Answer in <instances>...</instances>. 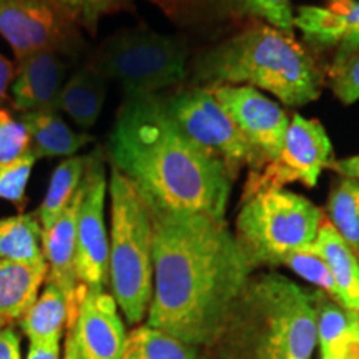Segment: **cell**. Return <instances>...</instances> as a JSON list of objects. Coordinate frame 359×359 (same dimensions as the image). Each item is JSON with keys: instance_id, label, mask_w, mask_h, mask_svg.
<instances>
[{"instance_id": "obj_1", "label": "cell", "mask_w": 359, "mask_h": 359, "mask_svg": "<svg viewBox=\"0 0 359 359\" xmlns=\"http://www.w3.org/2000/svg\"><path fill=\"white\" fill-rule=\"evenodd\" d=\"M154 296L147 325L195 348H212L253 276L226 219L151 210Z\"/></svg>"}, {"instance_id": "obj_30", "label": "cell", "mask_w": 359, "mask_h": 359, "mask_svg": "<svg viewBox=\"0 0 359 359\" xmlns=\"http://www.w3.org/2000/svg\"><path fill=\"white\" fill-rule=\"evenodd\" d=\"M35 160L37 158L30 150L22 158L0 167V200L11 201L20 213H24L27 206V185Z\"/></svg>"}, {"instance_id": "obj_22", "label": "cell", "mask_w": 359, "mask_h": 359, "mask_svg": "<svg viewBox=\"0 0 359 359\" xmlns=\"http://www.w3.org/2000/svg\"><path fill=\"white\" fill-rule=\"evenodd\" d=\"M42 235L37 212L0 218V259L17 263L45 262Z\"/></svg>"}, {"instance_id": "obj_10", "label": "cell", "mask_w": 359, "mask_h": 359, "mask_svg": "<svg viewBox=\"0 0 359 359\" xmlns=\"http://www.w3.org/2000/svg\"><path fill=\"white\" fill-rule=\"evenodd\" d=\"M80 24L55 0H0V35L17 60L37 52L77 53Z\"/></svg>"}, {"instance_id": "obj_19", "label": "cell", "mask_w": 359, "mask_h": 359, "mask_svg": "<svg viewBox=\"0 0 359 359\" xmlns=\"http://www.w3.org/2000/svg\"><path fill=\"white\" fill-rule=\"evenodd\" d=\"M22 122L32 137V154L35 158H58L75 156L79 150L93 140L88 133L75 132L58 115V111H35L22 114Z\"/></svg>"}, {"instance_id": "obj_2", "label": "cell", "mask_w": 359, "mask_h": 359, "mask_svg": "<svg viewBox=\"0 0 359 359\" xmlns=\"http://www.w3.org/2000/svg\"><path fill=\"white\" fill-rule=\"evenodd\" d=\"M107 155L151 210L226 219L235 178L178 128L158 95L125 98Z\"/></svg>"}, {"instance_id": "obj_24", "label": "cell", "mask_w": 359, "mask_h": 359, "mask_svg": "<svg viewBox=\"0 0 359 359\" xmlns=\"http://www.w3.org/2000/svg\"><path fill=\"white\" fill-rule=\"evenodd\" d=\"M120 359H201L200 348L183 343L175 336L140 325L128 334Z\"/></svg>"}, {"instance_id": "obj_18", "label": "cell", "mask_w": 359, "mask_h": 359, "mask_svg": "<svg viewBox=\"0 0 359 359\" xmlns=\"http://www.w3.org/2000/svg\"><path fill=\"white\" fill-rule=\"evenodd\" d=\"M107 80L100 72L87 64L70 75L60 98H58V110L64 111L69 118L80 128H92L100 118L102 109L105 105Z\"/></svg>"}, {"instance_id": "obj_6", "label": "cell", "mask_w": 359, "mask_h": 359, "mask_svg": "<svg viewBox=\"0 0 359 359\" xmlns=\"http://www.w3.org/2000/svg\"><path fill=\"white\" fill-rule=\"evenodd\" d=\"M326 215L311 200L285 188L241 198L236 240L255 269L283 266L294 251L316 241Z\"/></svg>"}, {"instance_id": "obj_36", "label": "cell", "mask_w": 359, "mask_h": 359, "mask_svg": "<svg viewBox=\"0 0 359 359\" xmlns=\"http://www.w3.org/2000/svg\"><path fill=\"white\" fill-rule=\"evenodd\" d=\"M330 170L338 173L343 178L359 180V154L348 156V158L333 160L330 165Z\"/></svg>"}, {"instance_id": "obj_17", "label": "cell", "mask_w": 359, "mask_h": 359, "mask_svg": "<svg viewBox=\"0 0 359 359\" xmlns=\"http://www.w3.org/2000/svg\"><path fill=\"white\" fill-rule=\"evenodd\" d=\"M313 246L333 276L338 302L344 308L359 313V258L356 253L327 219L323 222Z\"/></svg>"}, {"instance_id": "obj_25", "label": "cell", "mask_w": 359, "mask_h": 359, "mask_svg": "<svg viewBox=\"0 0 359 359\" xmlns=\"http://www.w3.org/2000/svg\"><path fill=\"white\" fill-rule=\"evenodd\" d=\"M325 215L359 258V180H336L327 196Z\"/></svg>"}, {"instance_id": "obj_5", "label": "cell", "mask_w": 359, "mask_h": 359, "mask_svg": "<svg viewBox=\"0 0 359 359\" xmlns=\"http://www.w3.org/2000/svg\"><path fill=\"white\" fill-rule=\"evenodd\" d=\"M109 191L111 296L130 325H138L154 296V219L137 188L115 168L110 172Z\"/></svg>"}, {"instance_id": "obj_20", "label": "cell", "mask_w": 359, "mask_h": 359, "mask_svg": "<svg viewBox=\"0 0 359 359\" xmlns=\"http://www.w3.org/2000/svg\"><path fill=\"white\" fill-rule=\"evenodd\" d=\"M316 304L318 344L321 359L348 343L359 341V313L344 308L320 290L313 291Z\"/></svg>"}, {"instance_id": "obj_11", "label": "cell", "mask_w": 359, "mask_h": 359, "mask_svg": "<svg viewBox=\"0 0 359 359\" xmlns=\"http://www.w3.org/2000/svg\"><path fill=\"white\" fill-rule=\"evenodd\" d=\"M85 193L79 212L75 273L85 291H103L109 283L110 235L105 224L107 183L100 151L87 155Z\"/></svg>"}, {"instance_id": "obj_26", "label": "cell", "mask_w": 359, "mask_h": 359, "mask_svg": "<svg viewBox=\"0 0 359 359\" xmlns=\"http://www.w3.org/2000/svg\"><path fill=\"white\" fill-rule=\"evenodd\" d=\"M294 29L303 34L314 50L334 53L343 32V22L339 13L330 6H302L294 13Z\"/></svg>"}, {"instance_id": "obj_40", "label": "cell", "mask_w": 359, "mask_h": 359, "mask_svg": "<svg viewBox=\"0 0 359 359\" xmlns=\"http://www.w3.org/2000/svg\"><path fill=\"white\" fill-rule=\"evenodd\" d=\"M64 359H82L79 353L77 341H75L74 334H72L70 331H67V336H65V358Z\"/></svg>"}, {"instance_id": "obj_39", "label": "cell", "mask_w": 359, "mask_h": 359, "mask_svg": "<svg viewBox=\"0 0 359 359\" xmlns=\"http://www.w3.org/2000/svg\"><path fill=\"white\" fill-rule=\"evenodd\" d=\"M154 2L158 4L163 11L172 13V15L180 11H183V7L193 6V0H154Z\"/></svg>"}, {"instance_id": "obj_8", "label": "cell", "mask_w": 359, "mask_h": 359, "mask_svg": "<svg viewBox=\"0 0 359 359\" xmlns=\"http://www.w3.org/2000/svg\"><path fill=\"white\" fill-rule=\"evenodd\" d=\"M163 103L178 128L196 147L222 160L235 180L243 167H250V172L264 167L255 148L210 88L178 90L163 98Z\"/></svg>"}, {"instance_id": "obj_28", "label": "cell", "mask_w": 359, "mask_h": 359, "mask_svg": "<svg viewBox=\"0 0 359 359\" xmlns=\"http://www.w3.org/2000/svg\"><path fill=\"white\" fill-rule=\"evenodd\" d=\"M327 6L339 13L343 22L339 45L327 67L330 75L359 55V0H327Z\"/></svg>"}, {"instance_id": "obj_3", "label": "cell", "mask_w": 359, "mask_h": 359, "mask_svg": "<svg viewBox=\"0 0 359 359\" xmlns=\"http://www.w3.org/2000/svg\"><path fill=\"white\" fill-rule=\"evenodd\" d=\"M327 74L293 34L253 22L195 58L198 87L248 85L275 95L286 107H304L321 97Z\"/></svg>"}, {"instance_id": "obj_32", "label": "cell", "mask_w": 359, "mask_h": 359, "mask_svg": "<svg viewBox=\"0 0 359 359\" xmlns=\"http://www.w3.org/2000/svg\"><path fill=\"white\" fill-rule=\"evenodd\" d=\"M55 2L60 4L85 29L95 30L102 15L122 11L123 7L130 6L132 0H55Z\"/></svg>"}, {"instance_id": "obj_21", "label": "cell", "mask_w": 359, "mask_h": 359, "mask_svg": "<svg viewBox=\"0 0 359 359\" xmlns=\"http://www.w3.org/2000/svg\"><path fill=\"white\" fill-rule=\"evenodd\" d=\"M20 327L29 341L62 339L69 330V304L64 291L47 281L37 302L22 318Z\"/></svg>"}, {"instance_id": "obj_14", "label": "cell", "mask_w": 359, "mask_h": 359, "mask_svg": "<svg viewBox=\"0 0 359 359\" xmlns=\"http://www.w3.org/2000/svg\"><path fill=\"white\" fill-rule=\"evenodd\" d=\"M85 193V182L75 193L74 200L57 218L50 228L43 230L42 248L45 262L48 264L47 281L64 291L69 304V327L77 320L80 302L85 290L79 285L75 273V248H77L79 212Z\"/></svg>"}, {"instance_id": "obj_4", "label": "cell", "mask_w": 359, "mask_h": 359, "mask_svg": "<svg viewBox=\"0 0 359 359\" xmlns=\"http://www.w3.org/2000/svg\"><path fill=\"white\" fill-rule=\"evenodd\" d=\"M316 346L313 291L262 273L251 276L212 349L213 359H311Z\"/></svg>"}, {"instance_id": "obj_12", "label": "cell", "mask_w": 359, "mask_h": 359, "mask_svg": "<svg viewBox=\"0 0 359 359\" xmlns=\"http://www.w3.org/2000/svg\"><path fill=\"white\" fill-rule=\"evenodd\" d=\"M210 90L230 114L263 163L275 160L290 127L288 114L258 88L248 85H219Z\"/></svg>"}, {"instance_id": "obj_37", "label": "cell", "mask_w": 359, "mask_h": 359, "mask_svg": "<svg viewBox=\"0 0 359 359\" xmlns=\"http://www.w3.org/2000/svg\"><path fill=\"white\" fill-rule=\"evenodd\" d=\"M15 67L12 62L4 53H0V105L6 102L8 88L15 80Z\"/></svg>"}, {"instance_id": "obj_41", "label": "cell", "mask_w": 359, "mask_h": 359, "mask_svg": "<svg viewBox=\"0 0 359 359\" xmlns=\"http://www.w3.org/2000/svg\"><path fill=\"white\" fill-rule=\"evenodd\" d=\"M193 4H195V0H193Z\"/></svg>"}, {"instance_id": "obj_27", "label": "cell", "mask_w": 359, "mask_h": 359, "mask_svg": "<svg viewBox=\"0 0 359 359\" xmlns=\"http://www.w3.org/2000/svg\"><path fill=\"white\" fill-rule=\"evenodd\" d=\"M231 13L263 22L283 32H294V12L290 0H219Z\"/></svg>"}, {"instance_id": "obj_7", "label": "cell", "mask_w": 359, "mask_h": 359, "mask_svg": "<svg viewBox=\"0 0 359 359\" xmlns=\"http://www.w3.org/2000/svg\"><path fill=\"white\" fill-rule=\"evenodd\" d=\"M187 48L180 39L148 27L125 29L103 42L90 65L122 87L125 98L154 97L185 82Z\"/></svg>"}, {"instance_id": "obj_15", "label": "cell", "mask_w": 359, "mask_h": 359, "mask_svg": "<svg viewBox=\"0 0 359 359\" xmlns=\"http://www.w3.org/2000/svg\"><path fill=\"white\" fill-rule=\"evenodd\" d=\"M64 53L45 50L22 58L12 83V102L22 114L58 111V98L69 80Z\"/></svg>"}, {"instance_id": "obj_31", "label": "cell", "mask_w": 359, "mask_h": 359, "mask_svg": "<svg viewBox=\"0 0 359 359\" xmlns=\"http://www.w3.org/2000/svg\"><path fill=\"white\" fill-rule=\"evenodd\" d=\"M32 148V137L22 120L0 109V167L19 160Z\"/></svg>"}, {"instance_id": "obj_35", "label": "cell", "mask_w": 359, "mask_h": 359, "mask_svg": "<svg viewBox=\"0 0 359 359\" xmlns=\"http://www.w3.org/2000/svg\"><path fill=\"white\" fill-rule=\"evenodd\" d=\"M27 359H62L60 339L50 341H29Z\"/></svg>"}, {"instance_id": "obj_13", "label": "cell", "mask_w": 359, "mask_h": 359, "mask_svg": "<svg viewBox=\"0 0 359 359\" xmlns=\"http://www.w3.org/2000/svg\"><path fill=\"white\" fill-rule=\"evenodd\" d=\"M77 341L82 359H120L128 333L110 293L85 291L77 320L69 330Z\"/></svg>"}, {"instance_id": "obj_16", "label": "cell", "mask_w": 359, "mask_h": 359, "mask_svg": "<svg viewBox=\"0 0 359 359\" xmlns=\"http://www.w3.org/2000/svg\"><path fill=\"white\" fill-rule=\"evenodd\" d=\"M48 264L0 259V327L20 323L47 281Z\"/></svg>"}, {"instance_id": "obj_9", "label": "cell", "mask_w": 359, "mask_h": 359, "mask_svg": "<svg viewBox=\"0 0 359 359\" xmlns=\"http://www.w3.org/2000/svg\"><path fill=\"white\" fill-rule=\"evenodd\" d=\"M333 160V145L320 120L296 114L286 130L281 151L258 172H250L241 198L259 191L280 190L290 183L316 187L323 170L330 168Z\"/></svg>"}, {"instance_id": "obj_33", "label": "cell", "mask_w": 359, "mask_h": 359, "mask_svg": "<svg viewBox=\"0 0 359 359\" xmlns=\"http://www.w3.org/2000/svg\"><path fill=\"white\" fill-rule=\"evenodd\" d=\"M327 77H330V88L341 103L353 105L359 100V55Z\"/></svg>"}, {"instance_id": "obj_29", "label": "cell", "mask_w": 359, "mask_h": 359, "mask_svg": "<svg viewBox=\"0 0 359 359\" xmlns=\"http://www.w3.org/2000/svg\"><path fill=\"white\" fill-rule=\"evenodd\" d=\"M283 266L290 268L291 271L296 273L298 276H302L303 280H306L308 283H311L313 286H316V290L323 291V293H326L330 298L338 302V290H336L333 276H331L325 259H323L321 255L314 250L313 245L308 246V248L298 250L294 251V253H291L290 257L285 259Z\"/></svg>"}, {"instance_id": "obj_23", "label": "cell", "mask_w": 359, "mask_h": 359, "mask_svg": "<svg viewBox=\"0 0 359 359\" xmlns=\"http://www.w3.org/2000/svg\"><path fill=\"white\" fill-rule=\"evenodd\" d=\"M85 168H87V156H70L62 163H58L55 172L52 173L50 182H48L45 198L37 210L39 222L42 224V230L50 228L57 218L64 213V210L74 200L75 193L82 185L85 177Z\"/></svg>"}, {"instance_id": "obj_34", "label": "cell", "mask_w": 359, "mask_h": 359, "mask_svg": "<svg viewBox=\"0 0 359 359\" xmlns=\"http://www.w3.org/2000/svg\"><path fill=\"white\" fill-rule=\"evenodd\" d=\"M0 359H22L20 336L12 327H0Z\"/></svg>"}, {"instance_id": "obj_38", "label": "cell", "mask_w": 359, "mask_h": 359, "mask_svg": "<svg viewBox=\"0 0 359 359\" xmlns=\"http://www.w3.org/2000/svg\"><path fill=\"white\" fill-rule=\"evenodd\" d=\"M323 359H359V341L348 343Z\"/></svg>"}]
</instances>
